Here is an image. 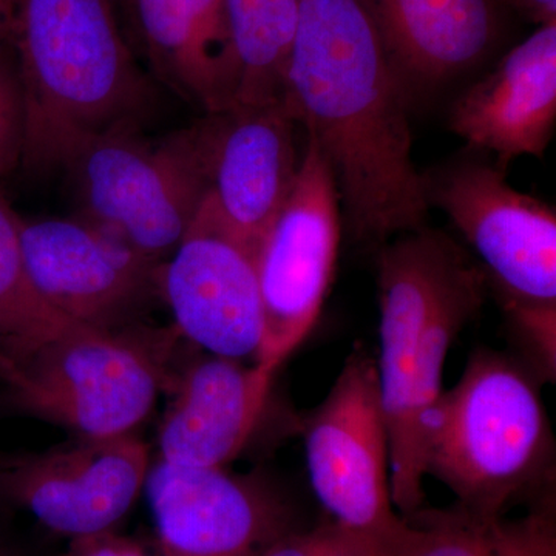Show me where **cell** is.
<instances>
[{"instance_id": "cell-1", "label": "cell", "mask_w": 556, "mask_h": 556, "mask_svg": "<svg viewBox=\"0 0 556 556\" xmlns=\"http://www.w3.org/2000/svg\"><path fill=\"white\" fill-rule=\"evenodd\" d=\"M283 104L331 167L351 239L380 248L426 226L412 104L364 0H299Z\"/></svg>"}, {"instance_id": "cell-2", "label": "cell", "mask_w": 556, "mask_h": 556, "mask_svg": "<svg viewBox=\"0 0 556 556\" xmlns=\"http://www.w3.org/2000/svg\"><path fill=\"white\" fill-rule=\"evenodd\" d=\"M376 270V364L390 439L391 497L408 517L426 497V424L444 391L450 348L481 311L489 285L467 249L427 226L378 248Z\"/></svg>"}, {"instance_id": "cell-3", "label": "cell", "mask_w": 556, "mask_h": 556, "mask_svg": "<svg viewBox=\"0 0 556 556\" xmlns=\"http://www.w3.org/2000/svg\"><path fill=\"white\" fill-rule=\"evenodd\" d=\"M9 49L24 101L21 166L31 174L64 167L87 139L139 126L152 108L113 0H11Z\"/></svg>"}, {"instance_id": "cell-4", "label": "cell", "mask_w": 556, "mask_h": 556, "mask_svg": "<svg viewBox=\"0 0 556 556\" xmlns=\"http://www.w3.org/2000/svg\"><path fill=\"white\" fill-rule=\"evenodd\" d=\"M541 383L519 358L475 351L428 415L426 477L486 518H501L510 504L551 489L555 441Z\"/></svg>"}, {"instance_id": "cell-5", "label": "cell", "mask_w": 556, "mask_h": 556, "mask_svg": "<svg viewBox=\"0 0 556 556\" xmlns=\"http://www.w3.org/2000/svg\"><path fill=\"white\" fill-rule=\"evenodd\" d=\"M175 334L75 325L21 353L0 351V401L79 438L134 434L166 382Z\"/></svg>"}, {"instance_id": "cell-6", "label": "cell", "mask_w": 556, "mask_h": 556, "mask_svg": "<svg viewBox=\"0 0 556 556\" xmlns=\"http://www.w3.org/2000/svg\"><path fill=\"white\" fill-rule=\"evenodd\" d=\"M80 219L163 262L178 247L207 193L199 123L163 138L139 126L87 139L65 166Z\"/></svg>"}, {"instance_id": "cell-7", "label": "cell", "mask_w": 556, "mask_h": 556, "mask_svg": "<svg viewBox=\"0 0 556 556\" xmlns=\"http://www.w3.org/2000/svg\"><path fill=\"white\" fill-rule=\"evenodd\" d=\"M311 485L332 521L396 554L413 526L391 497L390 439L376 358L348 356L327 397L302 419Z\"/></svg>"}, {"instance_id": "cell-8", "label": "cell", "mask_w": 556, "mask_h": 556, "mask_svg": "<svg viewBox=\"0 0 556 556\" xmlns=\"http://www.w3.org/2000/svg\"><path fill=\"white\" fill-rule=\"evenodd\" d=\"M428 204L444 211L470 244L504 313L556 309V212L511 188L484 153L422 174Z\"/></svg>"}, {"instance_id": "cell-9", "label": "cell", "mask_w": 556, "mask_h": 556, "mask_svg": "<svg viewBox=\"0 0 556 556\" xmlns=\"http://www.w3.org/2000/svg\"><path fill=\"white\" fill-rule=\"evenodd\" d=\"M339 204L331 167L308 139L294 185L255 252L265 316L255 364L277 371L316 324L338 260Z\"/></svg>"}, {"instance_id": "cell-10", "label": "cell", "mask_w": 556, "mask_h": 556, "mask_svg": "<svg viewBox=\"0 0 556 556\" xmlns=\"http://www.w3.org/2000/svg\"><path fill=\"white\" fill-rule=\"evenodd\" d=\"M159 556H263L292 532V511L265 478L159 460L144 482Z\"/></svg>"}, {"instance_id": "cell-11", "label": "cell", "mask_w": 556, "mask_h": 556, "mask_svg": "<svg viewBox=\"0 0 556 556\" xmlns=\"http://www.w3.org/2000/svg\"><path fill=\"white\" fill-rule=\"evenodd\" d=\"M149 450L135 434L79 438L68 447L0 459V501L56 535L115 530L144 489Z\"/></svg>"}, {"instance_id": "cell-12", "label": "cell", "mask_w": 556, "mask_h": 556, "mask_svg": "<svg viewBox=\"0 0 556 556\" xmlns=\"http://www.w3.org/2000/svg\"><path fill=\"white\" fill-rule=\"evenodd\" d=\"M25 266L40 298L73 325L119 329L159 294V260L76 218L21 217Z\"/></svg>"}, {"instance_id": "cell-13", "label": "cell", "mask_w": 556, "mask_h": 556, "mask_svg": "<svg viewBox=\"0 0 556 556\" xmlns=\"http://www.w3.org/2000/svg\"><path fill=\"white\" fill-rule=\"evenodd\" d=\"M159 294L178 334L193 345L214 356L257 361L265 316L255 254L203 208L170 260L160 263Z\"/></svg>"}, {"instance_id": "cell-14", "label": "cell", "mask_w": 556, "mask_h": 556, "mask_svg": "<svg viewBox=\"0 0 556 556\" xmlns=\"http://www.w3.org/2000/svg\"><path fill=\"white\" fill-rule=\"evenodd\" d=\"M199 126L207 177L201 208L255 254L298 177V123L277 102L230 105Z\"/></svg>"}, {"instance_id": "cell-15", "label": "cell", "mask_w": 556, "mask_h": 556, "mask_svg": "<svg viewBox=\"0 0 556 556\" xmlns=\"http://www.w3.org/2000/svg\"><path fill=\"white\" fill-rule=\"evenodd\" d=\"M448 126L504 174L519 156L543 159L556 126V24L538 27L464 90Z\"/></svg>"}, {"instance_id": "cell-16", "label": "cell", "mask_w": 556, "mask_h": 556, "mask_svg": "<svg viewBox=\"0 0 556 556\" xmlns=\"http://www.w3.org/2000/svg\"><path fill=\"white\" fill-rule=\"evenodd\" d=\"M409 104L473 72L503 38L500 0H364Z\"/></svg>"}, {"instance_id": "cell-17", "label": "cell", "mask_w": 556, "mask_h": 556, "mask_svg": "<svg viewBox=\"0 0 556 556\" xmlns=\"http://www.w3.org/2000/svg\"><path fill=\"white\" fill-rule=\"evenodd\" d=\"M277 371L214 354L182 369L161 422L160 459L182 467H226L254 434Z\"/></svg>"}, {"instance_id": "cell-18", "label": "cell", "mask_w": 556, "mask_h": 556, "mask_svg": "<svg viewBox=\"0 0 556 556\" xmlns=\"http://www.w3.org/2000/svg\"><path fill=\"white\" fill-rule=\"evenodd\" d=\"M156 78L208 113L236 101L237 65L225 0H129Z\"/></svg>"}, {"instance_id": "cell-19", "label": "cell", "mask_w": 556, "mask_h": 556, "mask_svg": "<svg viewBox=\"0 0 556 556\" xmlns=\"http://www.w3.org/2000/svg\"><path fill=\"white\" fill-rule=\"evenodd\" d=\"M415 532L391 556H556L555 519L548 500L529 517L506 521L456 504L408 515Z\"/></svg>"}, {"instance_id": "cell-20", "label": "cell", "mask_w": 556, "mask_h": 556, "mask_svg": "<svg viewBox=\"0 0 556 556\" xmlns=\"http://www.w3.org/2000/svg\"><path fill=\"white\" fill-rule=\"evenodd\" d=\"M225 5L236 54V104L280 102L299 0H225Z\"/></svg>"}, {"instance_id": "cell-21", "label": "cell", "mask_w": 556, "mask_h": 556, "mask_svg": "<svg viewBox=\"0 0 556 556\" xmlns=\"http://www.w3.org/2000/svg\"><path fill=\"white\" fill-rule=\"evenodd\" d=\"M20 223V215L0 195V351L3 353H21L75 327L36 291L22 254Z\"/></svg>"}, {"instance_id": "cell-22", "label": "cell", "mask_w": 556, "mask_h": 556, "mask_svg": "<svg viewBox=\"0 0 556 556\" xmlns=\"http://www.w3.org/2000/svg\"><path fill=\"white\" fill-rule=\"evenodd\" d=\"M393 551L375 538L361 535L331 521L316 529L292 530L263 556H391Z\"/></svg>"}, {"instance_id": "cell-23", "label": "cell", "mask_w": 556, "mask_h": 556, "mask_svg": "<svg viewBox=\"0 0 556 556\" xmlns=\"http://www.w3.org/2000/svg\"><path fill=\"white\" fill-rule=\"evenodd\" d=\"M24 142V101L9 49L0 53V179L21 166Z\"/></svg>"}, {"instance_id": "cell-24", "label": "cell", "mask_w": 556, "mask_h": 556, "mask_svg": "<svg viewBox=\"0 0 556 556\" xmlns=\"http://www.w3.org/2000/svg\"><path fill=\"white\" fill-rule=\"evenodd\" d=\"M62 556H159L149 554L141 544L119 535L115 530L70 540Z\"/></svg>"}, {"instance_id": "cell-25", "label": "cell", "mask_w": 556, "mask_h": 556, "mask_svg": "<svg viewBox=\"0 0 556 556\" xmlns=\"http://www.w3.org/2000/svg\"><path fill=\"white\" fill-rule=\"evenodd\" d=\"M506 11H514L536 27L556 24V0H500Z\"/></svg>"}, {"instance_id": "cell-26", "label": "cell", "mask_w": 556, "mask_h": 556, "mask_svg": "<svg viewBox=\"0 0 556 556\" xmlns=\"http://www.w3.org/2000/svg\"><path fill=\"white\" fill-rule=\"evenodd\" d=\"M11 0H0V53L9 50Z\"/></svg>"}, {"instance_id": "cell-27", "label": "cell", "mask_w": 556, "mask_h": 556, "mask_svg": "<svg viewBox=\"0 0 556 556\" xmlns=\"http://www.w3.org/2000/svg\"><path fill=\"white\" fill-rule=\"evenodd\" d=\"M0 556H25L20 548L0 538Z\"/></svg>"}]
</instances>
